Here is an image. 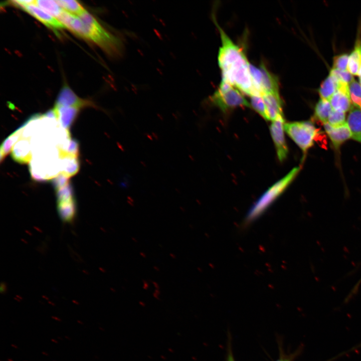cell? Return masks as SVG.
Here are the masks:
<instances>
[{
    "label": "cell",
    "mask_w": 361,
    "mask_h": 361,
    "mask_svg": "<svg viewBox=\"0 0 361 361\" xmlns=\"http://www.w3.org/2000/svg\"><path fill=\"white\" fill-rule=\"evenodd\" d=\"M169 257H170L171 258H172V259H176V255H175L174 253H171V252L169 254Z\"/></svg>",
    "instance_id": "cell-38"
},
{
    "label": "cell",
    "mask_w": 361,
    "mask_h": 361,
    "mask_svg": "<svg viewBox=\"0 0 361 361\" xmlns=\"http://www.w3.org/2000/svg\"><path fill=\"white\" fill-rule=\"evenodd\" d=\"M346 122L344 113L333 109L332 110L329 115L327 123L333 127H337L343 125Z\"/></svg>",
    "instance_id": "cell-27"
},
{
    "label": "cell",
    "mask_w": 361,
    "mask_h": 361,
    "mask_svg": "<svg viewBox=\"0 0 361 361\" xmlns=\"http://www.w3.org/2000/svg\"><path fill=\"white\" fill-rule=\"evenodd\" d=\"M349 56L346 54H342L335 56L333 58V68L339 70H347Z\"/></svg>",
    "instance_id": "cell-29"
},
{
    "label": "cell",
    "mask_w": 361,
    "mask_h": 361,
    "mask_svg": "<svg viewBox=\"0 0 361 361\" xmlns=\"http://www.w3.org/2000/svg\"><path fill=\"white\" fill-rule=\"evenodd\" d=\"M11 346H12V347H14L15 348H16V349H18V347L16 345H15V344H11Z\"/></svg>",
    "instance_id": "cell-47"
},
{
    "label": "cell",
    "mask_w": 361,
    "mask_h": 361,
    "mask_svg": "<svg viewBox=\"0 0 361 361\" xmlns=\"http://www.w3.org/2000/svg\"><path fill=\"white\" fill-rule=\"evenodd\" d=\"M323 125L325 132L336 149H338L345 141L351 138V133L346 122L337 127H333L327 122L324 123Z\"/></svg>",
    "instance_id": "cell-10"
},
{
    "label": "cell",
    "mask_w": 361,
    "mask_h": 361,
    "mask_svg": "<svg viewBox=\"0 0 361 361\" xmlns=\"http://www.w3.org/2000/svg\"><path fill=\"white\" fill-rule=\"evenodd\" d=\"M24 361H26V360H24Z\"/></svg>",
    "instance_id": "cell-54"
},
{
    "label": "cell",
    "mask_w": 361,
    "mask_h": 361,
    "mask_svg": "<svg viewBox=\"0 0 361 361\" xmlns=\"http://www.w3.org/2000/svg\"><path fill=\"white\" fill-rule=\"evenodd\" d=\"M285 131L302 150L304 154L311 148L319 132L310 121L285 123Z\"/></svg>",
    "instance_id": "cell-5"
},
{
    "label": "cell",
    "mask_w": 361,
    "mask_h": 361,
    "mask_svg": "<svg viewBox=\"0 0 361 361\" xmlns=\"http://www.w3.org/2000/svg\"><path fill=\"white\" fill-rule=\"evenodd\" d=\"M139 255L141 256V257H142L143 258H146L147 257L146 254L144 252H142V251L140 252Z\"/></svg>",
    "instance_id": "cell-39"
},
{
    "label": "cell",
    "mask_w": 361,
    "mask_h": 361,
    "mask_svg": "<svg viewBox=\"0 0 361 361\" xmlns=\"http://www.w3.org/2000/svg\"><path fill=\"white\" fill-rule=\"evenodd\" d=\"M18 7L28 13L54 31L65 28L56 18L51 16L35 4L20 6Z\"/></svg>",
    "instance_id": "cell-8"
},
{
    "label": "cell",
    "mask_w": 361,
    "mask_h": 361,
    "mask_svg": "<svg viewBox=\"0 0 361 361\" xmlns=\"http://www.w3.org/2000/svg\"><path fill=\"white\" fill-rule=\"evenodd\" d=\"M250 105L262 117L267 120L266 106L261 95L250 96Z\"/></svg>",
    "instance_id": "cell-26"
},
{
    "label": "cell",
    "mask_w": 361,
    "mask_h": 361,
    "mask_svg": "<svg viewBox=\"0 0 361 361\" xmlns=\"http://www.w3.org/2000/svg\"><path fill=\"white\" fill-rule=\"evenodd\" d=\"M260 67L262 70V79L261 86V95L268 92H278V84L276 76L269 72L264 64Z\"/></svg>",
    "instance_id": "cell-17"
},
{
    "label": "cell",
    "mask_w": 361,
    "mask_h": 361,
    "mask_svg": "<svg viewBox=\"0 0 361 361\" xmlns=\"http://www.w3.org/2000/svg\"><path fill=\"white\" fill-rule=\"evenodd\" d=\"M11 154L13 159L17 162L22 164L28 163L32 157L29 140L26 139H20L14 146Z\"/></svg>",
    "instance_id": "cell-12"
},
{
    "label": "cell",
    "mask_w": 361,
    "mask_h": 361,
    "mask_svg": "<svg viewBox=\"0 0 361 361\" xmlns=\"http://www.w3.org/2000/svg\"><path fill=\"white\" fill-rule=\"evenodd\" d=\"M300 169L299 166L293 168L284 177L269 188L249 210L245 219V224L252 222L261 216L284 192L295 178Z\"/></svg>",
    "instance_id": "cell-3"
},
{
    "label": "cell",
    "mask_w": 361,
    "mask_h": 361,
    "mask_svg": "<svg viewBox=\"0 0 361 361\" xmlns=\"http://www.w3.org/2000/svg\"><path fill=\"white\" fill-rule=\"evenodd\" d=\"M211 100L224 112L238 106H251L239 89L223 80L211 97Z\"/></svg>",
    "instance_id": "cell-4"
},
{
    "label": "cell",
    "mask_w": 361,
    "mask_h": 361,
    "mask_svg": "<svg viewBox=\"0 0 361 361\" xmlns=\"http://www.w3.org/2000/svg\"><path fill=\"white\" fill-rule=\"evenodd\" d=\"M57 19L65 28L92 41L109 55L116 57L121 55L123 50L121 40L107 31L87 11L77 17L63 11Z\"/></svg>",
    "instance_id": "cell-2"
},
{
    "label": "cell",
    "mask_w": 361,
    "mask_h": 361,
    "mask_svg": "<svg viewBox=\"0 0 361 361\" xmlns=\"http://www.w3.org/2000/svg\"><path fill=\"white\" fill-rule=\"evenodd\" d=\"M77 322L78 323H79V324H81V325H83V322H82L81 320H77Z\"/></svg>",
    "instance_id": "cell-46"
},
{
    "label": "cell",
    "mask_w": 361,
    "mask_h": 361,
    "mask_svg": "<svg viewBox=\"0 0 361 361\" xmlns=\"http://www.w3.org/2000/svg\"><path fill=\"white\" fill-rule=\"evenodd\" d=\"M153 269L157 272H158L160 271V268L156 265H154L153 266Z\"/></svg>",
    "instance_id": "cell-41"
},
{
    "label": "cell",
    "mask_w": 361,
    "mask_h": 361,
    "mask_svg": "<svg viewBox=\"0 0 361 361\" xmlns=\"http://www.w3.org/2000/svg\"><path fill=\"white\" fill-rule=\"evenodd\" d=\"M350 98L353 106L361 109V86L353 80L349 84Z\"/></svg>",
    "instance_id": "cell-24"
},
{
    "label": "cell",
    "mask_w": 361,
    "mask_h": 361,
    "mask_svg": "<svg viewBox=\"0 0 361 361\" xmlns=\"http://www.w3.org/2000/svg\"><path fill=\"white\" fill-rule=\"evenodd\" d=\"M25 125V124H23L21 127L19 128L7 137L2 143L0 148V160L1 162L10 152L13 149V147L19 141L18 140L20 139L22 133V129Z\"/></svg>",
    "instance_id": "cell-19"
},
{
    "label": "cell",
    "mask_w": 361,
    "mask_h": 361,
    "mask_svg": "<svg viewBox=\"0 0 361 361\" xmlns=\"http://www.w3.org/2000/svg\"><path fill=\"white\" fill-rule=\"evenodd\" d=\"M57 209L59 216L63 223L71 224L75 220L77 213L76 200L57 204Z\"/></svg>",
    "instance_id": "cell-15"
},
{
    "label": "cell",
    "mask_w": 361,
    "mask_h": 361,
    "mask_svg": "<svg viewBox=\"0 0 361 361\" xmlns=\"http://www.w3.org/2000/svg\"><path fill=\"white\" fill-rule=\"evenodd\" d=\"M339 81L333 76L329 75L320 84L318 93L321 99L329 100L337 90Z\"/></svg>",
    "instance_id": "cell-16"
},
{
    "label": "cell",
    "mask_w": 361,
    "mask_h": 361,
    "mask_svg": "<svg viewBox=\"0 0 361 361\" xmlns=\"http://www.w3.org/2000/svg\"><path fill=\"white\" fill-rule=\"evenodd\" d=\"M43 117L58 119V114L56 109L54 107L49 110L42 115Z\"/></svg>",
    "instance_id": "cell-33"
},
{
    "label": "cell",
    "mask_w": 361,
    "mask_h": 361,
    "mask_svg": "<svg viewBox=\"0 0 361 361\" xmlns=\"http://www.w3.org/2000/svg\"><path fill=\"white\" fill-rule=\"evenodd\" d=\"M42 353L43 354H44V355H46V356L49 355L48 353H47V352H46V351H42Z\"/></svg>",
    "instance_id": "cell-48"
},
{
    "label": "cell",
    "mask_w": 361,
    "mask_h": 361,
    "mask_svg": "<svg viewBox=\"0 0 361 361\" xmlns=\"http://www.w3.org/2000/svg\"><path fill=\"white\" fill-rule=\"evenodd\" d=\"M285 123L284 117H280L272 121L270 126V133L276 147L278 158L280 161L284 160L288 153L284 135Z\"/></svg>",
    "instance_id": "cell-6"
},
{
    "label": "cell",
    "mask_w": 361,
    "mask_h": 361,
    "mask_svg": "<svg viewBox=\"0 0 361 361\" xmlns=\"http://www.w3.org/2000/svg\"><path fill=\"white\" fill-rule=\"evenodd\" d=\"M360 65L355 61L348 58L347 70L353 75H357Z\"/></svg>",
    "instance_id": "cell-32"
},
{
    "label": "cell",
    "mask_w": 361,
    "mask_h": 361,
    "mask_svg": "<svg viewBox=\"0 0 361 361\" xmlns=\"http://www.w3.org/2000/svg\"><path fill=\"white\" fill-rule=\"evenodd\" d=\"M65 338H66V339H69V340H70V339H71V338L69 337V336H66H66H65Z\"/></svg>",
    "instance_id": "cell-49"
},
{
    "label": "cell",
    "mask_w": 361,
    "mask_h": 361,
    "mask_svg": "<svg viewBox=\"0 0 361 361\" xmlns=\"http://www.w3.org/2000/svg\"><path fill=\"white\" fill-rule=\"evenodd\" d=\"M277 361H289L288 359L285 358H281L277 360Z\"/></svg>",
    "instance_id": "cell-44"
},
{
    "label": "cell",
    "mask_w": 361,
    "mask_h": 361,
    "mask_svg": "<svg viewBox=\"0 0 361 361\" xmlns=\"http://www.w3.org/2000/svg\"><path fill=\"white\" fill-rule=\"evenodd\" d=\"M62 172L69 177L75 175L79 170L80 162L78 157L71 155L60 156Z\"/></svg>",
    "instance_id": "cell-18"
},
{
    "label": "cell",
    "mask_w": 361,
    "mask_h": 361,
    "mask_svg": "<svg viewBox=\"0 0 361 361\" xmlns=\"http://www.w3.org/2000/svg\"><path fill=\"white\" fill-rule=\"evenodd\" d=\"M51 318H52V319L56 320V321H62L61 319H60V318H59V317H56V316H51Z\"/></svg>",
    "instance_id": "cell-40"
},
{
    "label": "cell",
    "mask_w": 361,
    "mask_h": 361,
    "mask_svg": "<svg viewBox=\"0 0 361 361\" xmlns=\"http://www.w3.org/2000/svg\"><path fill=\"white\" fill-rule=\"evenodd\" d=\"M53 361H56V360H53Z\"/></svg>",
    "instance_id": "cell-53"
},
{
    "label": "cell",
    "mask_w": 361,
    "mask_h": 361,
    "mask_svg": "<svg viewBox=\"0 0 361 361\" xmlns=\"http://www.w3.org/2000/svg\"><path fill=\"white\" fill-rule=\"evenodd\" d=\"M346 123L351 133V138L361 143V109L352 105Z\"/></svg>",
    "instance_id": "cell-11"
},
{
    "label": "cell",
    "mask_w": 361,
    "mask_h": 361,
    "mask_svg": "<svg viewBox=\"0 0 361 361\" xmlns=\"http://www.w3.org/2000/svg\"><path fill=\"white\" fill-rule=\"evenodd\" d=\"M54 108L57 112L58 119L61 126L65 130H68L76 119L80 109L65 106H54Z\"/></svg>",
    "instance_id": "cell-13"
},
{
    "label": "cell",
    "mask_w": 361,
    "mask_h": 361,
    "mask_svg": "<svg viewBox=\"0 0 361 361\" xmlns=\"http://www.w3.org/2000/svg\"><path fill=\"white\" fill-rule=\"evenodd\" d=\"M60 156L71 155L78 157L79 154V143L74 138H70L69 144L59 148Z\"/></svg>",
    "instance_id": "cell-25"
},
{
    "label": "cell",
    "mask_w": 361,
    "mask_h": 361,
    "mask_svg": "<svg viewBox=\"0 0 361 361\" xmlns=\"http://www.w3.org/2000/svg\"><path fill=\"white\" fill-rule=\"evenodd\" d=\"M8 361H14L12 358H7Z\"/></svg>",
    "instance_id": "cell-50"
},
{
    "label": "cell",
    "mask_w": 361,
    "mask_h": 361,
    "mask_svg": "<svg viewBox=\"0 0 361 361\" xmlns=\"http://www.w3.org/2000/svg\"><path fill=\"white\" fill-rule=\"evenodd\" d=\"M142 287L144 290H147L149 288V283L147 280H142Z\"/></svg>",
    "instance_id": "cell-34"
},
{
    "label": "cell",
    "mask_w": 361,
    "mask_h": 361,
    "mask_svg": "<svg viewBox=\"0 0 361 361\" xmlns=\"http://www.w3.org/2000/svg\"><path fill=\"white\" fill-rule=\"evenodd\" d=\"M51 340L52 342H54V343H58V341L57 340H56V339H55L52 338V339H51Z\"/></svg>",
    "instance_id": "cell-45"
},
{
    "label": "cell",
    "mask_w": 361,
    "mask_h": 361,
    "mask_svg": "<svg viewBox=\"0 0 361 361\" xmlns=\"http://www.w3.org/2000/svg\"><path fill=\"white\" fill-rule=\"evenodd\" d=\"M359 82H360V86H361V80H360V81H359Z\"/></svg>",
    "instance_id": "cell-52"
},
{
    "label": "cell",
    "mask_w": 361,
    "mask_h": 361,
    "mask_svg": "<svg viewBox=\"0 0 361 361\" xmlns=\"http://www.w3.org/2000/svg\"><path fill=\"white\" fill-rule=\"evenodd\" d=\"M92 105L91 101L79 97L68 85H65L58 95L55 106L73 107L80 109Z\"/></svg>",
    "instance_id": "cell-7"
},
{
    "label": "cell",
    "mask_w": 361,
    "mask_h": 361,
    "mask_svg": "<svg viewBox=\"0 0 361 361\" xmlns=\"http://www.w3.org/2000/svg\"><path fill=\"white\" fill-rule=\"evenodd\" d=\"M160 294V291L159 289H155L154 292H153V296L157 298L158 297V295Z\"/></svg>",
    "instance_id": "cell-36"
},
{
    "label": "cell",
    "mask_w": 361,
    "mask_h": 361,
    "mask_svg": "<svg viewBox=\"0 0 361 361\" xmlns=\"http://www.w3.org/2000/svg\"><path fill=\"white\" fill-rule=\"evenodd\" d=\"M357 75H358L359 79L361 80V66L359 67V70H358V72L357 73Z\"/></svg>",
    "instance_id": "cell-42"
},
{
    "label": "cell",
    "mask_w": 361,
    "mask_h": 361,
    "mask_svg": "<svg viewBox=\"0 0 361 361\" xmlns=\"http://www.w3.org/2000/svg\"><path fill=\"white\" fill-rule=\"evenodd\" d=\"M69 177L60 172L52 179L53 186L56 191L63 188L69 183Z\"/></svg>",
    "instance_id": "cell-30"
},
{
    "label": "cell",
    "mask_w": 361,
    "mask_h": 361,
    "mask_svg": "<svg viewBox=\"0 0 361 361\" xmlns=\"http://www.w3.org/2000/svg\"><path fill=\"white\" fill-rule=\"evenodd\" d=\"M261 95L266 106L267 120L273 121L280 117H284L279 92L265 93Z\"/></svg>",
    "instance_id": "cell-9"
},
{
    "label": "cell",
    "mask_w": 361,
    "mask_h": 361,
    "mask_svg": "<svg viewBox=\"0 0 361 361\" xmlns=\"http://www.w3.org/2000/svg\"><path fill=\"white\" fill-rule=\"evenodd\" d=\"M332 110L329 101L320 99L315 105L314 118L323 124L327 123Z\"/></svg>",
    "instance_id": "cell-20"
},
{
    "label": "cell",
    "mask_w": 361,
    "mask_h": 361,
    "mask_svg": "<svg viewBox=\"0 0 361 361\" xmlns=\"http://www.w3.org/2000/svg\"><path fill=\"white\" fill-rule=\"evenodd\" d=\"M227 361H235L231 352H229L228 354Z\"/></svg>",
    "instance_id": "cell-37"
},
{
    "label": "cell",
    "mask_w": 361,
    "mask_h": 361,
    "mask_svg": "<svg viewBox=\"0 0 361 361\" xmlns=\"http://www.w3.org/2000/svg\"><path fill=\"white\" fill-rule=\"evenodd\" d=\"M56 198L57 204L69 203L75 200L72 185L70 183L56 191Z\"/></svg>",
    "instance_id": "cell-23"
},
{
    "label": "cell",
    "mask_w": 361,
    "mask_h": 361,
    "mask_svg": "<svg viewBox=\"0 0 361 361\" xmlns=\"http://www.w3.org/2000/svg\"><path fill=\"white\" fill-rule=\"evenodd\" d=\"M58 338H59V339H61V340H63V339H62L61 337H58Z\"/></svg>",
    "instance_id": "cell-51"
},
{
    "label": "cell",
    "mask_w": 361,
    "mask_h": 361,
    "mask_svg": "<svg viewBox=\"0 0 361 361\" xmlns=\"http://www.w3.org/2000/svg\"><path fill=\"white\" fill-rule=\"evenodd\" d=\"M1 361H2V360H1Z\"/></svg>",
    "instance_id": "cell-55"
},
{
    "label": "cell",
    "mask_w": 361,
    "mask_h": 361,
    "mask_svg": "<svg viewBox=\"0 0 361 361\" xmlns=\"http://www.w3.org/2000/svg\"><path fill=\"white\" fill-rule=\"evenodd\" d=\"M221 36L222 45L218 60L222 72V80L237 88L250 96L261 95L255 89L248 59L241 48L235 44L215 21Z\"/></svg>",
    "instance_id": "cell-1"
},
{
    "label": "cell",
    "mask_w": 361,
    "mask_h": 361,
    "mask_svg": "<svg viewBox=\"0 0 361 361\" xmlns=\"http://www.w3.org/2000/svg\"><path fill=\"white\" fill-rule=\"evenodd\" d=\"M329 74L335 77L338 81L347 84L354 80L352 74L348 70L342 71L332 68Z\"/></svg>",
    "instance_id": "cell-28"
},
{
    "label": "cell",
    "mask_w": 361,
    "mask_h": 361,
    "mask_svg": "<svg viewBox=\"0 0 361 361\" xmlns=\"http://www.w3.org/2000/svg\"><path fill=\"white\" fill-rule=\"evenodd\" d=\"M131 240H132L133 242H134V243H137V242H138V240H137V239H136V238L134 237H131Z\"/></svg>",
    "instance_id": "cell-43"
},
{
    "label": "cell",
    "mask_w": 361,
    "mask_h": 361,
    "mask_svg": "<svg viewBox=\"0 0 361 361\" xmlns=\"http://www.w3.org/2000/svg\"><path fill=\"white\" fill-rule=\"evenodd\" d=\"M151 283L152 285H153V286L155 287V289H159L160 286L158 283L155 281H152Z\"/></svg>",
    "instance_id": "cell-35"
},
{
    "label": "cell",
    "mask_w": 361,
    "mask_h": 361,
    "mask_svg": "<svg viewBox=\"0 0 361 361\" xmlns=\"http://www.w3.org/2000/svg\"><path fill=\"white\" fill-rule=\"evenodd\" d=\"M332 109L345 113L350 109L352 103L349 94L337 90L329 100Z\"/></svg>",
    "instance_id": "cell-14"
},
{
    "label": "cell",
    "mask_w": 361,
    "mask_h": 361,
    "mask_svg": "<svg viewBox=\"0 0 361 361\" xmlns=\"http://www.w3.org/2000/svg\"><path fill=\"white\" fill-rule=\"evenodd\" d=\"M57 4L64 11L79 17L86 11L82 6L75 0H56Z\"/></svg>",
    "instance_id": "cell-21"
},
{
    "label": "cell",
    "mask_w": 361,
    "mask_h": 361,
    "mask_svg": "<svg viewBox=\"0 0 361 361\" xmlns=\"http://www.w3.org/2000/svg\"><path fill=\"white\" fill-rule=\"evenodd\" d=\"M35 5L54 18H58L64 11L55 1L37 0Z\"/></svg>",
    "instance_id": "cell-22"
},
{
    "label": "cell",
    "mask_w": 361,
    "mask_h": 361,
    "mask_svg": "<svg viewBox=\"0 0 361 361\" xmlns=\"http://www.w3.org/2000/svg\"><path fill=\"white\" fill-rule=\"evenodd\" d=\"M349 58L355 61L361 66V43L357 42Z\"/></svg>",
    "instance_id": "cell-31"
}]
</instances>
